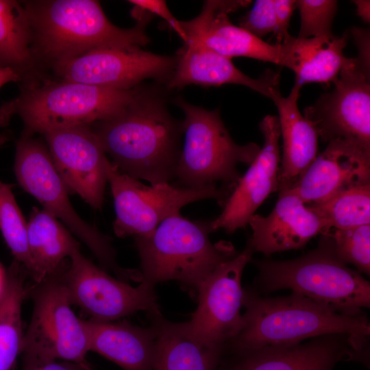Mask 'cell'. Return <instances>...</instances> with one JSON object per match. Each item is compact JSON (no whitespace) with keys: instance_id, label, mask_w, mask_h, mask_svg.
I'll list each match as a JSON object with an SVG mask.
<instances>
[{"instance_id":"6da1fadb","label":"cell","mask_w":370,"mask_h":370,"mask_svg":"<svg viewBox=\"0 0 370 370\" xmlns=\"http://www.w3.org/2000/svg\"><path fill=\"white\" fill-rule=\"evenodd\" d=\"M90 127L121 173L151 185L175 180L182 149V121L171 116L157 94L138 87L119 114Z\"/></svg>"},{"instance_id":"7a4b0ae2","label":"cell","mask_w":370,"mask_h":370,"mask_svg":"<svg viewBox=\"0 0 370 370\" xmlns=\"http://www.w3.org/2000/svg\"><path fill=\"white\" fill-rule=\"evenodd\" d=\"M31 31V50L38 67L56 65L91 51L142 47L149 39L145 28L152 15L138 16L136 25L123 29L112 23L93 0L23 2Z\"/></svg>"},{"instance_id":"3957f363","label":"cell","mask_w":370,"mask_h":370,"mask_svg":"<svg viewBox=\"0 0 370 370\" xmlns=\"http://www.w3.org/2000/svg\"><path fill=\"white\" fill-rule=\"evenodd\" d=\"M243 327L226 345L235 351L286 345L330 334L366 342L370 325L365 316H349L324 308L298 294L264 298L244 290Z\"/></svg>"},{"instance_id":"277c9868","label":"cell","mask_w":370,"mask_h":370,"mask_svg":"<svg viewBox=\"0 0 370 370\" xmlns=\"http://www.w3.org/2000/svg\"><path fill=\"white\" fill-rule=\"evenodd\" d=\"M138 88L102 87L63 79L42 78L22 84L21 93L0 107V126L18 115L29 135L56 128L90 125L119 114Z\"/></svg>"},{"instance_id":"5b68a950","label":"cell","mask_w":370,"mask_h":370,"mask_svg":"<svg viewBox=\"0 0 370 370\" xmlns=\"http://www.w3.org/2000/svg\"><path fill=\"white\" fill-rule=\"evenodd\" d=\"M210 233V221H192L178 213L149 234L134 237L140 283L154 287L162 282L175 280L197 298L206 277L238 254L228 242L212 244Z\"/></svg>"},{"instance_id":"8992f818","label":"cell","mask_w":370,"mask_h":370,"mask_svg":"<svg viewBox=\"0 0 370 370\" xmlns=\"http://www.w3.org/2000/svg\"><path fill=\"white\" fill-rule=\"evenodd\" d=\"M258 282L267 291L290 289L334 312L362 315L370 306V284L336 255L329 232L318 247L289 260H254Z\"/></svg>"},{"instance_id":"52a82bcc","label":"cell","mask_w":370,"mask_h":370,"mask_svg":"<svg viewBox=\"0 0 370 370\" xmlns=\"http://www.w3.org/2000/svg\"><path fill=\"white\" fill-rule=\"evenodd\" d=\"M175 101L184 114V139L175 172L176 186L201 189L221 182L232 192L241 177L238 164L249 166L260 147L254 143L237 144L219 109L208 110L180 97Z\"/></svg>"},{"instance_id":"ba28073f","label":"cell","mask_w":370,"mask_h":370,"mask_svg":"<svg viewBox=\"0 0 370 370\" xmlns=\"http://www.w3.org/2000/svg\"><path fill=\"white\" fill-rule=\"evenodd\" d=\"M14 171L19 185L33 196L45 210L64 223L93 254L105 271L118 279L140 282L139 270L123 268L116 262L112 239L84 221L73 207L68 188L57 172L47 145L23 133L16 147Z\"/></svg>"},{"instance_id":"9c48e42d","label":"cell","mask_w":370,"mask_h":370,"mask_svg":"<svg viewBox=\"0 0 370 370\" xmlns=\"http://www.w3.org/2000/svg\"><path fill=\"white\" fill-rule=\"evenodd\" d=\"M66 263L29 291L34 307L29 326L23 334L21 353L25 357L67 361L92 370L86 360L90 351L83 319L73 311L62 280Z\"/></svg>"},{"instance_id":"30bf717a","label":"cell","mask_w":370,"mask_h":370,"mask_svg":"<svg viewBox=\"0 0 370 370\" xmlns=\"http://www.w3.org/2000/svg\"><path fill=\"white\" fill-rule=\"evenodd\" d=\"M107 176L116 214L113 230L120 238L149 234L164 220L180 213L182 207L194 201L214 199L223 205L231 194L217 186L201 189L182 188L169 183L145 186L121 173L110 161Z\"/></svg>"},{"instance_id":"8fae6325","label":"cell","mask_w":370,"mask_h":370,"mask_svg":"<svg viewBox=\"0 0 370 370\" xmlns=\"http://www.w3.org/2000/svg\"><path fill=\"white\" fill-rule=\"evenodd\" d=\"M370 69L349 58L333 88L304 110L323 141L343 140L370 152Z\"/></svg>"},{"instance_id":"7c38bea8","label":"cell","mask_w":370,"mask_h":370,"mask_svg":"<svg viewBox=\"0 0 370 370\" xmlns=\"http://www.w3.org/2000/svg\"><path fill=\"white\" fill-rule=\"evenodd\" d=\"M62 280L71 304L90 319L112 321L139 310L159 312L154 287L140 283L133 287L114 278L75 250L62 271Z\"/></svg>"},{"instance_id":"4fadbf2b","label":"cell","mask_w":370,"mask_h":370,"mask_svg":"<svg viewBox=\"0 0 370 370\" xmlns=\"http://www.w3.org/2000/svg\"><path fill=\"white\" fill-rule=\"evenodd\" d=\"M254 253L245 248L217 267L201 284L197 308L188 321L191 334L204 344L223 347L241 332L244 321L241 278Z\"/></svg>"},{"instance_id":"5bb4252c","label":"cell","mask_w":370,"mask_h":370,"mask_svg":"<svg viewBox=\"0 0 370 370\" xmlns=\"http://www.w3.org/2000/svg\"><path fill=\"white\" fill-rule=\"evenodd\" d=\"M176 57L158 55L141 47L91 51L51 69L58 79L102 87L130 89L149 78L168 79Z\"/></svg>"},{"instance_id":"9a60e30c","label":"cell","mask_w":370,"mask_h":370,"mask_svg":"<svg viewBox=\"0 0 370 370\" xmlns=\"http://www.w3.org/2000/svg\"><path fill=\"white\" fill-rule=\"evenodd\" d=\"M40 134L68 190L92 208L101 210L110 160L90 125L52 129Z\"/></svg>"},{"instance_id":"2e32d148","label":"cell","mask_w":370,"mask_h":370,"mask_svg":"<svg viewBox=\"0 0 370 370\" xmlns=\"http://www.w3.org/2000/svg\"><path fill=\"white\" fill-rule=\"evenodd\" d=\"M259 128L263 145L225 201L221 213L210 221L212 232L223 229L232 234L245 228L264 200L278 190L281 155L278 116H265Z\"/></svg>"},{"instance_id":"e0dca14e","label":"cell","mask_w":370,"mask_h":370,"mask_svg":"<svg viewBox=\"0 0 370 370\" xmlns=\"http://www.w3.org/2000/svg\"><path fill=\"white\" fill-rule=\"evenodd\" d=\"M251 2L206 1L197 16L180 23L187 38L197 39L230 59L245 57L285 66L286 49L284 43L267 42L230 21L228 14L247 7Z\"/></svg>"},{"instance_id":"ac0fdd59","label":"cell","mask_w":370,"mask_h":370,"mask_svg":"<svg viewBox=\"0 0 370 370\" xmlns=\"http://www.w3.org/2000/svg\"><path fill=\"white\" fill-rule=\"evenodd\" d=\"M312 339L306 343L236 351L238 357L226 370H333L341 360L362 356L366 343L342 334Z\"/></svg>"},{"instance_id":"d6986e66","label":"cell","mask_w":370,"mask_h":370,"mask_svg":"<svg viewBox=\"0 0 370 370\" xmlns=\"http://www.w3.org/2000/svg\"><path fill=\"white\" fill-rule=\"evenodd\" d=\"M368 184L370 152L348 142L333 140L328 143L325 149L285 192L297 195L305 204L311 206L323 203L347 188Z\"/></svg>"},{"instance_id":"ffe728a7","label":"cell","mask_w":370,"mask_h":370,"mask_svg":"<svg viewBox=\"0 0 370 370\" xmlns=\"http://www.w3.org/2000/svg\"><path fill=\"white\" fill-rule=\"evenodd\" d=\"M252 234L247 243L253 251L270 256L303 247L313 237L328 232L324 221L295 194L284 192L266 217L249 220Z\"/></svg>"},{"instance_id":"44dd1931","label":"cell","mask_w":370,"mask_h":370,"mask_svg":"<svg viewBox=\"0 0 370 370\" xmlns=\"http://www.w3.org/2000/svg\"><path fill=\"white\" fill-rule=\"evenodd\" d=\"M176 58L175 69L166 84L170 89L191 84L218 86L232 84L246 86L269 99L280 90L278 73L268 71L258 79L252 78L241 71L231 59L195 38H187Z\"/></svg>"},{"instance_id":"7402d4cb","label":"cell","mask_w":370,"mask_h":370,"mask_svg":"<svg viewBox=\"0 0 370 370\" xmlns=\"http://www.w3.org/2000/svg\"><path fill=\"white\" fill-rule=\"evenodd\" d=\"M89 351L114 362L123 370H152L156 354L157 331L151 323L143 328L126 320L114 322L83 320Z\"/></svg>"},{"instance_id":"603a6c76","label":"cell","mask_w":370,"mask_h":370,"mask_svg":"<svg viewBox=\"0 0 370 370\" xmlns=\"http://www.w3.org/2000/svg\"><path fill=\"white\" fill-rule=\"evenodd\" d=\"M301 88L295 84L288 96L278 90L271 99L278 109L282 139L279 193L291 188L318 155V135L299 110Z\"/></svg>"},{"instance_id":"cb8c5ba5","label":"cell","mask_w":370,"mask_h":370,"mask_svg":"<svg viewBox=\"0 0 370 370\" xmlns=\"http://www.w3.org/2000/svg\"><path fill=\"white\" fill-rule=\"evenodd\" d=\"M157 331L156 354L152 370H216L223 348L197 340L188 322L165 319L161 312L148 313Z\"/></svg>"},{"instance_id":"d4e9b609","label":"cell","mask_w":370,"mask_h":370,"mask_svg":"<svg viewBox=\"0 0 370 370\" xmlns=\"http://www.w3.org/2000/svg\"><path fill=\"white\" fill-rule=\"evenodd\" d=\"M348 32L341 36L299 38L290 36L282 43L286 49V67L295 75V84L332 83L347 63L343 50Z\"/></svg>"},{"instance_id":"484cf974","label":"cell","mask_w":370,"mask_h":370,"mask_svg":"<svg viewBox=\"0 0 370 370\" xmlns=\"http://www.w3.org/2000/svg\"><path fill=\"white\" fill-rule=\"evenodd\" d=\"M27 242L33 263L31 275L39 283L56 272L79 249L71 232L44 209L34 207L27 222Z\"/></svg>"},{"instance_id":"4316f807","label":"cell","mask_w":370,"mask_h":370,"mask_svg":"<svg viewBox=\"0 0 370 370\" xmlns=\"http://www.w3.org/2000/svg\"><path fill=\"white\" fill-rule=\"evenodd\" d=\"M0 67L14 71L23 84L43 77L32 53L29 23L20 1L0 0Z\"/></svg>"},{"instance_id":"83f0119b","label":"cell","mask_w":370,"mask_h":370,"mask_svg":"<svg viewBox=\"0 0 370 370\" xmlns=\"http://www.w3.org/2000/svg\"><path fill=\"white\" fill-rule=\"evenodd\" d=\"M25 267L16 260L10 264L0 289V370H12L21 354L23 333L21 308L28 294Z\"/></svg>"},{"instance_id":"f1b7e54d","label":"cell","mask_w":370,"mask_h":370,"mask_svg":"<svg viewBox=\"0 0 370 370\" xmlns=\"http://www.w3.org/2000/svg\"><path fill=\"white\" fill-rule=\"evenodd\" d=\"M328 230L370 224V184L343 190L323 203L309 206Z\"/></svg>"},{"instance_id":"f546056e","label":"cell","mask_w":370,"mask_h":370,"mask_svg":"<svg viewBox=\"0 0 370 370\" xmlns=\"http://www.w3.org/2000/svg\"><path fill=\"white\" fill-rule=\"evenodd\" d=\"M12 186L0 181V231L14 260L31 275L33 263L30 256L27 222L16 203Z\"/></svg>"},{"instance_id":"4dcf8cb0","label":"cell","mask_w":370,"mask_h":370,"mask_svg":"<svg viewBox=\"0 0 370 370\" xmlns=\"http://www.w3.org/2000/svg\"><path fill=\"white\" fill-rule=\"evenodd\" d=\"M334 251L345 264L370 272V224L330 231Z\"/></svg>"},{"instance_id":"1f68e13d","label":"cell","mask_w":370,"mask_h":370,"mask_svg":"<svg viewBox=\"0 0 370 370\" xmlns=\"http://www.w3.org/2000/svg\"><path fill=\"white\" fill-rule=\"evenodd\" d=\"M300 15L299 38H329L334 36L332 22L337 7L334 0H297Z\"/></svg>"},{"instance_id":"d6a6232c","label":"cell","mask_w":370,"mask_h":370,"mask_svg":"<svg viewBox=\"0 0 370 370\" xmlns=\"http://www.w3.org/2000/svg\"><path fill=\"white\" fill-rule=\"evenodd\" d=\"M239 27L260 39L271 33L275 35L277 22L274 0L256 1L253 8L240 18Z\"/></svg>"},{"instance_id":"836d02e7","label":"cell","mask_w":370,"mask_h":370,"mask_svg":"<svg viewBox=\"0 0 370 370\" xmlns=\"http://www.w3.org/2000/svg\"><path fill=\"white\" fill-rule=\"evenodd\" d=\"M129 2L136 9L149 13L152 16L157 15L163 18L180 37L185 43L187 41L186 34L178 21L171 12L164 1L160 0H130Z\"/></svg>"},{"instance_id":"e575fe53","label":"cell","mask_w":370,"mask_h":370,"mask_svg":"<svg viewBox=\"0 0 370 370\" xmlns=\"http://www.w3.org/2000/svg\"><path fill=\"white\" fill-rule=\"evenodd\" d=\"M295 0H274L277 29L275 37L278 44L282 43L290 35L288 28L291 18L296 8Z\"/></svg>"},{"instance_id":"d590c367","label":"cell","mask_w":370,"mask_h":370,"mask_svg":"<svg viewBox=\"0 0 370 370\" xmlns=\"http://www.w3.org/2000/svg\"><path fill=\"white\" fill-rule=\"evenodd\" d=\"M21 370H87L83 366L62 360H40L23 356Z\"/></svg>"},{"instance_id":"8d00e7d4","label":"cell","mask_w":370,"mask_h":370,"mask_svg":"<svg viewBox=\"0 0 370 370\" xmlns=\"http://www.w3.org/2000/svg\"><path fill=\"white\" fill-rule=\"evenodd\" d=\"M351 34L358 49L356 58L365 67L370 69L369 31L363 28L354 27Z\"/></svg>"},{"instance_id":"74e56055","label":"cell","mask_w":370,"mask_h":370,"mask_svg":"<svg viewBox=\"0 0 370 370\" xmlns=\"http://www.w3.org/2000/svg\"><path fill=\"white\" fill-rule=\"evenodd\" d=\"M356 5V14L366 23L370 21V1L369 0L352 1Z\"/></svg>"},{"instance_id":"f35d334b","label":"cell","mask_w":370,"mask_h":370,"mask_svg":"<svg viewBox=\"0 0 370 370\" xmlns=\"http://www.w3.org/2000/svg\"><path fill=\"white\" fill-rule=\"evenodd\" d=\"M11 82H21V78L12 69L0 67V87Z\"/></svg>"},{"instance_id":"ab89813d","label":"cell","mask_w":370,"mask_h":370,"mask_svg":"<svg viewBox=\"0 0 370 370\" xmlns=\"http://www.w3.org/2000/svg\"><path fill=\"white\" fill-rule=\"evenodd\" d=\"M10 140V134L6 132H0V147Z\"/></svg>"}]
</instances>
